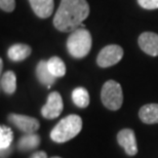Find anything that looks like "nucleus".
Wrapping results in <instances>:
<instances>
[{"instance_id":"obj_1","label":"nucleus","mask_w":158,"mask_h":158,"mask_svg":"<svg viewBox=\"0 0 158 158\" xmlns=\"http://www.w3.org/2000/svg\"><path fill=\"white\" fill-rule=\"evenodd\" d=\"M89 15L86 0H61L53 18V26L61 32H73Z\"/></svg>"},{"instance_id":"obj_2","label":"nucleus","mask_w":158,"mask_h":158,"mask_svg":"<svg viewBox=\"0 0 158 158\" xmlns=\"http://www.w3.org/2000/svg\"><path fill=\"white\" fill-rule=\"evenodd\" d=\"M82 129V119L76 114H71L60 120L52 129L50 139L56 143H66L75 138Z\"/></svg>"},{"instance_id":"obj_3","label":"nucleus","mask_w":158,"mask_h":158,"mask_svg":"<svg viewBox=\"0 0 158 158\" xmlns=\"http://www.w3.org/2000/svg\"><path fill=\"white\" fill-rule=\"evenodd\" d=\"M93 38L89 31L84 28H78L71 32L67 40L69 53L75 59H82L88 55L91 49Z\"/></svg>"},{"instance_id":"obj_4","label":"nucleus","mask_w":158,"mask_h":158,"mask_svg":"<svg viewBox=\"0 0 158 158\" xmlns=\"http://www.w3.org/2000/svg\"><path fill=\"white\" fill-rule=\"evenodd\" d=\"M101 100L107 109L112 111L120 109L123 103L121 85L115 80H108L105 82L101 91Z\"/></svg>"},{"instance_id":"obj_5","label":"nucleus","mask_w":158,"mask_h":158,"mask_svg":"<svg viewBox=\"0 0 158 158\" xmlns=\"http://www.w3.org/2000/svg\"><path fill=\"white\" fill-rule=\"evenodd\" d=\"M123 56V49L116 44H110L101 50L97 58V64L102 68H108L116 65L121 61Z\"/></svg>"},{"instance_id":"obj_6","label":"nucleus","mask_w":158,"mask_h":158,"mask_svg":"<svg viewBox=\"0 0 158 158\" xmlns=\"http://www.w3.org/2000/svg\"><path fill=\"white\" fill-rule=\"evenodd\" d=\"M64 109L62 97L58 91H52L47 97V102L41 109V114L46 119L58 118Z\"/></svg>"},{"instance_id":"obj_7","label":"nucleus","mask_w":158,"mask_h":158,"mask_svg":"<svg viewBox=\"0 0 158 158\" xmlns=\"http://www.w3.org/2000/svg\"><path fill=\"white\" fill-rule=\"evenodd\" d=\"M8 121L25 134H34L40 127L39 121L36 118L21 114H9Z\"/></svg>"},{"instance_id":"obj_8","label":"nucleus","mask_w":158,"mask_h":158,"mask_svg":"<svg viewBox=\"0 0 158 158\" xmlns=\"http://www.w3.org/2000/svg\"><path fill=\"white\" fill-rule=\"evenodd\" d=\"M118 144L124 149L128 156H135L138 153V145L135 131L131 128L121 129L117 134Z\"/></svg>"},{"instance_id":"obj_9","label":"nucleus","mask_w":158,"mask_h":158,"mask_svg":"<svg viewBox=\"0 0 158 158\" xmlns=\"http://www.w3.org/2000/svg\"><path fill=\"white\" fill-rule=\"evenodd\" d=\"M139 46L147 55L157 56H158V34L154 32L142 33L138 39Z\"/></svg>"},{"instance_id":"obj_10","label":"nucleus","mask_w":158,"mask_h":158,"mask_svg":"<svg viewBox=\"0 0 158 158\" xmlns=\"http://www.w3.org/2000/svg\"><path fill=\"white\" fill-rule=\"evenodd\" d=\"M29 2L37 17L47 19L52 15L55 6L53 0H29Z\"/></svg>"},{"instance_id":"obj_11","label":"nucleus","mask_w":158,"mask_h":158,"mask_svg":"<svg viewBox=\"0 0 158 158\" xmlns=\"http://www.w3.org/2000/svg\"><path fill=\"white\" fill-rule=\"evenodd\" d=\"M31 47L27 44L17 43L11 45L7 50L8 58L14 62H21L26 60L31 55Z\"/></svg>"},{"instance_id":"obj_12","label":"nucleus","mask_w":158,"mask_h":158,"mask_svg":"<svg viewBox=\"0 0 158 158\" xmlns=\"http://www.w3.org/2000/svg\"><path fill=\"white\" fill-rule=\"evenodd\" d=\"M139 117L146 124L158 123V104H148L139 111Z\"/></svg>"},{"instance_id":"obj_13","label":"nucleus","mask_w":158,"mask_h":158,"mask_svg":"<svg viewBox=\"0 0 158 158\" xmlns=\"http://www.w3.org/2000/svg\"><path fill=\"white\" fill-rule=\"evenodd\" d=\"M36 75L38 80L42 84L46 85L47 88H49L55 83L56 77L50 73L48 66H47V61H40L36 67Z\"/></svg>"},{"instance_id":"obj_14","label":"nucleus","mask_w":158,"mask_h":158,"mask_svg":"<svg viewBox=\"0 0 158 158\" xmlns=\"http://www.w3.org/2000/svg\"><path fill=\"white\" fill-rule=\"evenodd\" d=\"M40 144V137L36 134H26L23 137L20 138L18 143L19 149L23 152L33 150L39 146Z\"/></svg>"},{"instance_id":"obj_15","label":"nucleus","mask_w":158,"mask_h":158,"mask_svg":"<svg viewBox=\"0 0 158 158\" xmlns=\"http://www.w3.org/2000/svg\"><path fill=\"white\" fill-rule=\"evenodd\" d=\"M1 89L6 94H15L17 89V77L12 71H6L1 76Z\"/></svg>"},{"instance_id":"obj_16","label":"nucleus","mask_w":158,"mask_h":158,"mask_svg":"<svg viewBox=\"0 0 158 158\" xmlns=\"http://www.w3.org/2000/svg\"><path fill=\"white\" fill-rule=\"evenodd\" d=\"M72 101L79 108H86L89 105V94L86 88L76 87L72 91Z\"/></svg>"},{"instance_id":"obj_17","label":"nucleus","mask_w":158,"mask_h":158,"mask_svg":"<svg viewBox=\"0 0 158 158\" xmlns=\"http://www.w3.org/2000/svg\"><path fill=\"white\" fill-rule=\"evenodd\" d=\"M47 66L48 69L53 76L56 78L63 77L66 74V66L65 63L60 59L59 56H52L47 61Z\"/></svg>"},{"instance_id":"obj_18","label":"nucleus","mask_w":158,"mask_h":158,"mask_svg":"<svg viewBox=\"0 0 158 158\" xmlns=\"http://www.w3.org/2000/svg\"><path fill=\"white\" fill-rule=\"evenodd\" d=\"M12 140H14V134L8 126L1 125L0 127V149L1 152H5L11 146Z\"/></svg>"},{"instance_id":"obj_19","label":"nucleus","mask_w":158,"mask_h":158,"mask_svg":"<svg viewBox=\"0 0 158 158\" xmlns=\"http://www.w3.org/2000/svg\"><path fill=\"white\" fill-rule=\"evenodd\" d=\"M138 3L141 7L145 9H157L158 0H138Z\"/></svg>"},{"instance_id":"obj_20","label":"nucleus","mask_w":158,"mask_h":158,"mask_svg":"<svg viewBox=\"0 0 158 158\" xmlns=\"http://www.w3.org/2000/svg\"><path fill=\"white\" fill-rule=\"evenodd\" d=\"M15 0H0V8L6 12H11L15 10Z\"/></svg>"},{"instance_id":"obj_21","label":"nucleus","mask_w":158,"mask_h":158,"mask_svg":"<svg viewBox=\"0 0 158 158\" xmlns=\"http://www.w3.org/2000/svg\"><path fill=\"white\" fill-rule=\"evenodd\" d=\"M29 158H47V154L44 151H37V152L33 153Z\"/></svg>"},{"instance_id":"obj_22","label":"nucleus","mask_w":158,"mask_h":158,"mask_svg":"<svg viewBox=\"0 0 158 158\" xmlns=\"http://www.w3.org/2000/svg\"><path fill=\"white\" fill-rule=\"evenodd\" d=\"M52 158H61V157H59V156H53V157H52Z\"/></svg>"}]
</instances>
